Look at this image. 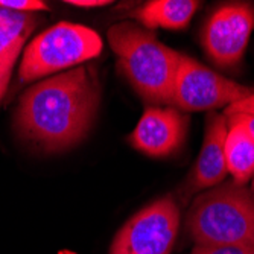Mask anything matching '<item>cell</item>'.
Segmentation results:
<instances>
[{"mask_svg": "<svg viewBox=\"0 0 254 254\" xmlns=\"http://www.w3.org/2000/svg\"><path fill=\"white\" fill-rule=\"evenodd\" d=\"M98 105L99 87L93 70L76 67L26 90L15 111V127L34 146L63 151L87 134Z\"/></svg>", "mask_w": 254, "mask_h": 254, "instance_id": "cell-1", "label": "cell"}, {"mask_svg": "<svg viewBox=\"0 0 254 254\" xmlns=\"http://www.w3.org/2000/svg\"><path fill=\"white\" fill-rule=\"evenodd\" d=\"M108 41L119 68L142 99L155 107L172 105L181 54L129 21L111 26Z\"/></svg>", "mask_w": 254, "mask_h": 254, "instance_id": "cell-2", "label": "cell"}, {"mask_svg": "<svg viewBox=\"0 0 254 254\" xmlns=\"http://www.w3.org/2000/svg\"><path fill=\"white\" fill-rule=\"evenodd\" d=\"M196 245L239 247L254 251V196L245 184L228 181L201 193L186 216Z\"/></svg>", "mask_w": 254, "mask_h": 254, "instance_id": "cell-3", "label": "cell"}, {"mask_svg": "<svg viewBox=\"0 0 254 254\" xmlns=\"http://www.w3.org/2000/svg\"><path fill=\"white\" fill-rule=\"evenodd\" d=\"M102 51V40L95 32L75 23H58L34 38L23 54L20 81L31 82L95 58Z\"/></svg>", "mask_w": 254, "mask_h": 254, "instance_id": "cell-4", "label": "cell"}, {"mask_svg": "<svg viewBox=\"0 0 254 254\" xmlns=\"http://www.w3.org/2000/svg\"><path fill=\"white\" fill-rule=\"evenodd\" d=\"M178 227L180 209L175 199L160 198L119 230L110 254H171Z\"/></svg>", "mask_w": 254, "mask_h": 254, "instance_id": "cell-5", "label": "cell"}, {"mask_svg": "<svg viewBox=\"0 0 254 254\" xmlns=\"http://www.w3.org/2000/svg\"><path fill=\"white\" fill-rule=\"evenodd\" d=\"M254 88L227 79L193 58L183 55L174 87L172 105L180 111H202L236 104Z\"/></svg>", "mask_w": 254, "mask_h": 254, "instance_id": "cell-6", "label": "cell"}, {"mask_svg": "<svg viewBox=\"0 0 254 254\" xmlns=\"http://www.w3.org/2000/svg\"><path fill=\"white\" fill-rule=\"evenodd\" d=\"M254 29L251 3H227L219 6L205 21L201 43L205 54L219 67H236L247 49Z\"/></svg>", "mask_w": 254, "mask_h": 254, "instance_id": "cell-7", "label": "cell"}, {"mask_svg": "<svg viewBox=\"0 0 254 254\" xmlns=\"http://www.w3.org/2000/svg\"><path fill=\"white\" fill-rule=\"evenodd\" d=\"M188 125L189 118L180 110L151 105L131 134V145L151 157H168L183 146Z\"/></svg>", "mask_w": 254, "mask_h": 254, "instance_id": "cell-8", "label": "cell"}, {"mask_svg": "<svg viewBox=\"0 0 254 254\" xmlns=\"http://www.w3.org/2000/svg\"><path fill=\"white\" fill-rule=\"evenodd\" d=\"M227 119L224 114L210 113L205 121V134L204 142L196 160V165L181 188L183 199H189L196 192L209 190L219 186L227 177V163H225V135H227Z\"/></svg>", "mask_w": 254, "mask_h": 254, "instance_id": "cell-9", "label": "cell"}, {"mask_svg": "<svg viewBox=\"0 0 254 254\" xmlns=\"http://www.w3.org/2000/svg\"><path fill=\"white\" fill-rule=\"evenodd\" d=\"M38 25L32 12H15L0 6V101L8 88L15 60Z\"/></svg>", "mask_w": 254, "mask_h": 254, "instance_id": "cell-10", "label": "cell"}, {"mask_svg": "<svg viewBox=\"0 0 254 254\" xmlns=\"http://www.w3.org/2000/svg\"><path fill=\"white\" fill-rule=\"evenodd\" d=\"M227 125L224 146L227 171L233 175L235 183L245 184L254 177V138L239 121L227 119Z\"/></svg>", "mask_w": 254, "mask_h": 254, "instance_id": "cell-11", "label": "cell"}, {"mask_svg": "<svg viewBox=\"0 0 254 254\" xmlns=\"http://www.w3.org/2000/svg\"><path fill=\"white\" fill-rule=\"evenodd\" d=\"M199 2L193 0H152L135 11L145 29H183L189 25Z\"/></svg>", "mask_w": 254, "mask_h": 254, "instance_id": "cell-12", "label": "cell"}, {"mask_svg": "<svg viewBox=\"0 0 254 254\" xmlns=\"http://www.w3.org/2000/svg\"><path fill=\"white\" fill-rule=\"evenodd\" d=\"M0 6L15 11V12H32V11H48V5L40 0H0Z\"/></svg>", "mask_w": 254, "mask_h": 254, "instance_id": "cell-13", "label": "cell"}, {"mask_svg": "<svg viewBox=\"0 0 254 254\" xmlns=\"http://www.w3.org/2000/svg\"><path fill=\"white\" fill-rule=\"evenodd\" d=\"M192 254H254L253 250L224 245H196Z\"/></svg>", "mask_w": 254, "mask_h": 254, "instance_id": "cell-14", "label": "cell"}, {"mask_svg": "<svg viewBox=\"0 0 254 254\" xmlns=\"http://www.w3.org/2000/svg\"><path fill=\"white\" fill-rule=\"evenodd\" d=\"M236 113H242V114H253L254 116V93L250 95L248 98L228 105L224 111V114H236Z\"/></svg>", "mask_w": 254, "mask_h": 254, "instance_id": "cell-15", "label": "cell"}, {"mask_svg": "<svg viewBox=\"0 0 254 254\" xmlns=\"http://www.w3.org/2000/svg\"><path fill=\"white\" fill-rule=\"evenodd\" d=\"M227 119H235L239 121L251 134V137L254 138V116L253 114H242V113H236V114H224Z\"/></svg>", "mask_w": 254, "mask_h": 254, "instance_id": "cell-16", "label": "cell"}, {"mask_svg": "<svg viewBox=\"0 0 254 254\" xmlns=\"http://www.w3.org/2000/svg\"><path fill=\"white\" fill-rule=\"evenodd\" d=\"M68 5L81 6V8H96V6H105L110 5L107 0H68Z\"/></svg>", "mask_w": 254, "mask_h": 254, "instance_id": "cell-17", "label": "cell"}, {"mask_svg": "<svg viewBox=\"0 0 254 254\" xmlns=\"http://www.w3.org/2000/svg\"><path fill=\"white\" fill-rule=\"evenodd\" d=\"M251 193H253V196H254V178H253V183H251Z\"/></svg>", "mask_w": 254, "mask_h": 254, "instance_id": "cell-18", "label": "cell"}]
</instances>
